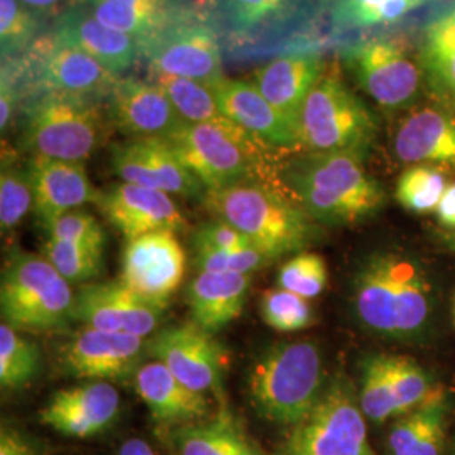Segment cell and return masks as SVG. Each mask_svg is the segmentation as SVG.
I'll list each match as a JSON object with an SVG mask.
<instances>
[{
	"instance_id": "45",
	"label": "cell",
	"mask_w": 455,
	"mask_h": 455,
	"mask_svg": "<svg viewBox=\"0 0 455 455\" xmlns=\"http://www.w3.org/2000/svg\"><path fill=\"white\" fill-rule=\"evenodd\" d=\"M250 246H253V243L244 236L242 231L231 227L227 221H221L216 218L196 228L195 235H193L195 251L240 250V248H250Z\"/></svg>"
},
{
	"instance_id": "29",
	"label": "cell",
	"mask_w": 455,
	"mask_h": 455,
	"mask_svg": "<svg viewBox=\"0 0 455 455\" xmlns=\"http://www.w3.org/2000/svg\"><path fill=\"white\" fill-rule=\"evenodd\" d=\"M452 395L437 387L419 407L395 419L388 430V455H445Z\"/></svg>"
},
{
	"instance_id": "36",
	"label": "cell",
	"mask_w": 455,
	"mask_h": 455,
	"mask_svg": "<svg viewBox=\"0 0 455 455\" xmlns=\"http://www.w3.org/2000/svg\"><path fill=\"white\" fill-rule=\"evenodd\" d=\"M41 368V351L12 325H0V385L5 390H20L33 383Z\"/></svg>"
},
{
	"instance_id": "6",
	"label": "cell",
	"mask_w": 455,
	"mask_h": 455,
	"mask_svg": "<svg viewBox=\"0 0 455 455\" xmlns=\"http://www.w3.org/2000/svg\"><path fill=\"white\" fill-rule=\"evenodd\" d=\"M324 361L312 341L276 342L253 363L248 388L255 410L268 422H300L324 391Z\"/></svg>"
},
{
	"instance_id": "16",
	"label": "cell",
	"mask_w": 455,
	"mask_h": 455,
	"mask_svg": "<svg viewBox=\"0 0 455 455\" xmlns=\"http://www.w3.org/2000/svg\"><path fill=\"white\" fill-rule=\"evenodd\" d=\"M110 164L122 182L182 197H203L206 193L201 180L164 137H132L116 142L112 146Z\"/></svg>"
},
{
	"instance_id": "37",
	"label": "cell",
	"mask_w": 455,
	"mask_h": 455,
	"mask_svg": "<svg viewBox=\"0 0 455 455\" xmlns=\"http://www.w3.org/2000/svg\"><path fill=\"white\" fill-rule=\"evenodd\" d=\"M34 208L33 182L29 167L16 163L12 152L2 154L0 172V228L9 233Z\"/></svg>"
},
{
	"instance_id": "47",
	"label": "cell",
	"mask_w": 455,
	"mask_h": 455,
	"mask_svg": "<svg viewBox=\"0 0 455 455\" xmlns=\"http://www.w3.org/2000/svg\"><path fill=\"white\" fill-rule=\"evenodd\" d=\"M435 218L445 229L455 231V182L447 186L435 210Z\"/></svg>"
},
{
	"instance_id": "24",
	"label": "cell",
	"mask_w": 455,
	"mask_h": 455,
	"mask_svg": "<svg viewBox=\"0 0 455 455\" xmlns=\"http://www.w3.org/2000/svg\"><path fill=\"white\" fill-rule=\"evenodd\" d=\"M120 411V395L107 381H90L56 391L39 420L66 437L86 439L108 428Z\"/></svg>"
},
{
	"instance_id": "18",
	"label": "cell",
	"mask_w": 455,
	"mask_h": 455,
	"mask_svg": "<svg viewBox=\"0 0 455 455\" xmlns=\"http://www.w3.org/2000/svg\"><path fill=\"white\" fill-rule=\"evenodd\" d=\"M186 274V251L176 233L157 231L129 240L120 280L147 300L167 307Z\"/></svg>"
},
{
	"instance_id": "10",
	"label": "cell",
	"mask_w": 455,
	"mask_h": 455,
	"mask_svg": "<svg viewBox=\"0 0 455 455\" xmlns=\"http://www.w3.org/2000/svg\"><path fill=\"white\" fill-rule=\"evenodd\" d=\"M366 422L356 387L336 374L309 413L289 427L274 455H379L368 440Z\"/></svg>"
},
{
	"instance_id": "38",
	"label": "cell",
	"mask_w": 455,
	"mask_h": 455,
	"mask_svg": "<svg viewBox=\"0 0 455 455\" xmlns=\"http://www.w3.org/2000/svg\"><path fill=\"white\" fill-rule=\"evenodd\" d=\"M44 16L20 0H0L2 61L26 54L41 37Z\"/></svg>"
},
{
	"instance_id": "17",
	"label": "cell",
	"mask_w": 455,
	"mask_h": 455,
	"mask_svg": "<svg viewBox=\"0 0 455 455\" xmlns=\"http://www.w3.org/2000/svg\"><path fill=\"white\" fill-rule=\"evenodd\" d=\"M164 310L118 278L83 283L76 292L75 317L98 331L148 338L157 332Z\"/></svg>"
},
{
	"instance_id": "34",
	"label": "cell",
	"mask_w": 455,
	"mask_h": 455,
	"mask_svg": "<svg viewBox=\"0 0 455 455\" xmlns=\"http://www.w3.org/2000/svg\"><path fill=\"white\" fill-rule=\"evenodd\" d=\"M440 0H327V12L334 28L361 31L385 28Z\"/></svg>"
},
{
	"instance_id": "41",
	"label": "cell",
	"mask_w": 455,
	"mask_h": 455,
	"mask_svg": "<svg viewBox=\"0 0 455 455\" xmlns=\"http://www.w3.org/2000/svg\"><path fill=\"white\" fill-rule=\"evenodd\" d=\"M263 323L276 332H297L314 324V310L309 300L276 285L261 295Z\"/></svg>"
},
{
	"instance_id": "49",
	"label": "cell",
	"mask_w": 455,
	"mask_h": 455,
	"mask_svg": "<svg viewBox=\"0 0 455 455\" xmlns=\"http://www.w3.org/2000/svg\"><path fill=\"white\" fill-rule=\"evenodd\" d=\"M26 5H29L36 12H39L41 16H46L49 11H52L61 0H20Z\"/></svg>"
},
{
	"instance_id": "11",
	"label": "cell",
	"mask_w": 455,
	"mask_h": 455,
	"mask_svg": "<svg viewBox=\"0 0 455 455\" xmlns=\"http://www.w3.org/2000/svg\"><path fill=\"white\" fill-rule=\"evenodd\" d=\"M7 61L28 95L46 92L105 101L116 82V76L97 60L51 33L41 36L20 58Z\"/></svg>"
},
{
	"instance_id": "26",
	"label": "cell",
	"mask_w": 455,
	"mask_h": 455,
	"mask_svg": "<svg viewBox=\"0 0 455 455\" xmlns=\"http://www.w3.org/2000/svg\"><path fill=\"white\" fill-rule=\"evenodd\" d=\"M28 167L33 182V212L44 228L86 203L97 204L101 191L92 184L84 164L31 157Z\"/></svg>"
},
{
	"instance_id": "15",
	"label": "cell",
	"mask_w": 455,
	"mask_h": 455,
	"mask_svg": "<svg viewBox=\"0 0 455 455\" xmlns=\"http://www.w3.org/2000/svg\"><path fill=\"white\" fill-rule=\"evenodd\" d=\"M148 356L191 390L218 391L227 366V349L196 323L169 325L148 339Z\"/></svg>"
},
{
	"instance_id": "48",
	"label": "cell",
	"mask_w": 455,
	"mask_h": 455,
	"mask_svg": "<svg viewBox=\"0 0 455 455\" xmlns=\"http://www.w3.org/2000/svg\"><path fill=\"white\" fill-rule=\"evenodd\" d=\"M118 455H156L154 451L150 449V445L140 439H131L127 440L122 449H120V454Z\"/></svg>"
},
{
	"instance_id": "52",
	"label": "cell",
	"mask_w": 455,
	"mask_h": 455,
	"mask_svg": "<svg viewBox=\"0 0 455 455\" xmlns=\"http://www.w3.org/2000/svg\"><path fill=\"white\" fill-rule=\"evenodd\" d=\"M454 317H455V306H454Z\"/></svg>"
},
{
	"instance_id": "39",
	"label": "cell",
	"mask_w": 455,
	"mask_h": 455,
	"mask_svg": "<svg viewBox=\"0 0 455 455\" xmlns=\"http://www.w3.org/2000/svg\"><path fill=\"white\" fill-rule=\"evenodd\" d=\"M445 171L432 165H410L396 180L395 199L402 208L415 214L435 212L447 189Z\"/></svg>"
},
{
	"instance_id": "2",
	"label": "cell",
	"mask_w": 455,
	"mask_h": 455,
	"mask_svg": "<svg viewBox=\"0 0 455 455\" xmlns=\"http://www.w3.org/2000/svg\"><path fill=\"white\" fill-rule=\"evenodd\" d=\"M280 189L325 227H355L387 204L383 186L349 152H304L278 165Z\"/></svg>"
},
{
	"instance_id": "3",
	"label": "cell",
	"mask_w": 455,
	"mask_h": 455,
	"mask_svg": "<svg viewBox=\"0 0 455 455\" xmlns=\"http://www.w3.org/2000/svg\"><path fill=\"white\" fill-rule=\"evenodd\" d=\"M167 140L206 191L244 182L278 184V156L233 120L182 124Z\"/></svg>"
},
{
	"instance_id": "44",
	"label": "cell",
	"mask_w": 455,
	"mask_h": 455,
	"mask_svg": "<svg viewBox=\"0 0 455 455\" xmlns=\"http://www.w3.org/2000/svg\"><path fill=\"white\" fill-rule=\"evenodd\" d=\"M49 238L65 240L71 243L82 244L92 250L103 251L107 243V235L101 223L93 214L83 210L66 212L48 228Z\"/></svg>"
},
{
	"instance_id": "31",
	"label": "cell",
	"mask_w": 455,
	"mask_h": 455,
	"mask_svg": "<svg viewBox=\"0 0 455 455\" xmlns=\"http://www.w3.org/2000/svg\"><path fill=\"white\" fill-rule=\"evenodd\" d=\"M133 387L156 422L188 425L201 422L210 411L204 393L182 385L159 361L142 364L133 376Z\"/></svg>"
},
{
	"instance_id": "51",
	"label": "cell",
	"mask_w": 455,
	"mask_h": 455,
	"mask_svg": "<svg viewBox=\"0 0 455 455\" xmlns=\"http://www.w3.org/2000/svg\"><path fill=\"white\" fill-rule=\"evenodd\" d=\"M445 455H455V445L454 447H451V449H449V451H447V454Z\"/></svg>"
},
{
	"instance_id": "23",
	"label": "cell",
	"mask_w": 455,
	"mask_h": 455,
	"mask_svg": "<svg viewBox=\"0 0 455 455\" xmlns=\"http://www.w3.org/2000/svg\"><path fill=\"white\" fill-rule=\"evenodd\" d=\"M212 90L221 112L265 146L283 152L300 148L299 124L276 110L253 83L221 78Z\"/></svg>"
},
{
	"instance_id": "7",
	"label": "cell",
	"mask_w": 455,
	"mask_h": 455,
	"mask_svg": "<svg viewBox=\"0 0 455 455\" xmlns=\"http://www.w3.org/2000/svg\"><path fill=\"white\" fill-rule=\"evenodd\" d=\"M101 101L33 93L24 103L20 147L31 157L84 163L107 142L112 124Z\"/></svg>"
},
{
	"instance_id": "42",
	"label": "cell",
	"mask_w": 455,
	"mask_h": 455,
	"mask_svg": "<svg viewBox=\"0 0 455 455\" xmlns=\"http://www.w3.org/2000/svg\"><path fill=\"white\" fill-rule=\"evenodd\" d=\"M327 278V265L321 255L299 251L282 265L276 285L309 300L324 292Z\"/></svg>"
},
{
	"instance_id": "21",
	"label": "cell",
	"mask_w": 455,
	"mask_h": 455,
	"mask_svg": "<svg viewBox=\"0 0 455 455\" xmlns=\"http://www.w3.org/2000/svg\"><path fill=\"white\" fill-rule=\"evenodd\" d=\"M103 103L112 127L129 139H167L184 124L171 100L148 80L116 78Z\"/></svg>"
},
{
	"instance_id": "40",
	"label": "cell",
	"mask_w": 455,
	"mask_h": 455,
	"mask_svg": "<svg viewBox=\"0 0 455 455\" xmlns=\"http://www.w3.org/2000/svg\"><path fill=\"white\" fill-rule=\"evenodd\" d=\"M46 260L65 276L69 283H88L101 274L103 251L65 240L49 238L43 244Z\"/></svg>"
},
{
	"instance_id": "46",
	"label": "cell",
	"mask_w": 455,
	"mask_h": 455,
	"mask_svg": "<svg viewBox=\"0 0 455 455\" xmlns=\"http://www.w3.org/2000/svg\"><path fill=\"white\" fill-rule=\"evenodd\" d=\"M0 455H37L33 442L14 430L2 428L0 434Z\"/></svg>"
},
{
	"instance_id": "28",
	"label": "cell",
	"mask_w": 455,
	"mask_h": 455,
	"mask_svg": "<svg viewBox=\"0 0 455 455\" xmlns=\"http://www.w3.org/2000/svg\"><path fill=\"white\" fill-rule=\"evenodd\" d=\"M108 28L133 37L142 49L164 29L197 14L191 0H73Z\"/></svg>"
},
{
	"instance_id": "5",
	"label": "cell",
	"mask_w": 455,
	"mask_h": 455,
	"mask_svg": "<svg viewBox=\"0 0 455 455\" xmlns=\"http://www.w3.org/2000/svg\"><path fill=\"white\" fill-rule=\"evenodd\" d=\"M327 9V0H199L203 17L221 44L238 56H257L291 46Z\"/></svg>"
},
{
	"instance_id": "43",
	"label": "cell",
	"mask_w": 455,
	"mask_h": 455,
	"mask_svg": "<svg viewBox=\"0 0 455 455\" xmlns=\"http://www.w3.org/2000/svg\"><path fill=\"white\" fill-rule=\"evenodd\" d=\"M275 260L255 246L240 250H204L195 251V265L199 272L251 274Z\"/></svg>"
},
{
	"instance_id": "33",
	"label": "cell",
	"mask_w": 455,
	"mask_h": 455,
	"mask_svg": "<svg viewBox=\"0 0 455 455\" xmlns=\"http://www.w3.org/2000/svg\"><path fill=\"white\" fill-rule=\"evenodd\" d=\"M172 443L180 455H265L227 408L208 422L176 428Z\"/></svg>"
},
{
	"instance_id": "35",
	"label": "cell",
	"mask_w": 455,
	"mask_h": 455,
	"mask_svg": "<svg viewBox=\"0 0 455 455\" xmlns=\"http://www.w3.org/2000/svg\"><path fill=\"white\" fill-rule=\"evenodd\" d=\"M148 82L156 83L163 90L184 124H212L228 118L221 112L212 86L206 83L165 75L154 69H148Z\"/></svg>"
},
{
	"instance_id": "32",
	"label": "cell",
	"mask_w": 455,
	"mask_h": 455,
	"mask_svg": "<svg viewBox=\"0 0 455 455\" xmlns=\"http://www.w3.org/2000/svg\"><path fill=\"white\" fill-rule=\"evenodd\" d=\"M250 287V274L199 272L188 289L193 323L212 334L221 331L242 315Z\"/></svg>"
},
{
	"instance_id": "20",
	"label": "cell",
	"mask_w": 455,
	"mask_h": 455,
	"mask_svg": "<svg viewBox=\"0 0 455 455\" xmlns=\"http://www.w3.org/2000/svg\"><path fill=\"white\" fill-rule=\"evenodd\" d=\"M97 206L127 242L157 231L188 229V221L171 195L131 182H118L101 191Z\"/></svg>"
},
{
	"instance_id": "27",
	"label": "cell",
	"mask_w": 455,
	"mask_h": 455,
	"mask_svg": "<svg viewBox=\"0 0 455 455\" xmlns=\"http://www.w3.org/2000/svg\"><path fill=\"white\" fill-rule=\"evenodd\" d=\"M325 68L327 65L319 51L297 49L276 54L260 66L253 75V84L276 110L299 124L302 105Z\"/></svg>"
},
{
	"instance_id": "14",
	"label": "cell",
	"mask_w": 455,
	"mask_h": 455,
	"mask_svg": "<svg viewBox=\"0 0 455 455\" xmlns=\"http://www.w3.org/2000/svg\"><path fill=\"white\" fill-rule=\"evenodd\" d=\"M223 44L212 26L199 16L186 17L156 36L146 48L147 68L196 82H220L223 76Z\"/></svg>"
},
{
	"instance_id": "1",
	"label": "cell",
	"mask_w": 455,
	"mask_h": 455,
	"mask_svg": "<svg viewBox=\"0 0 455 455\" xmlns=\"http://www.w3.org/2000/svg\"><path fill=\"white\" fill-rule=\"evenodd\" d=\"M439 292L430 268L403 248H379L359 261L351 280L358 324L385 341H427L437 321Z\"/></svg>"
},
{
	"instance_id": "19",
	"label": "cell",
	"mask_w": 455,
	"mask_h": 455,
	"mask_svg": "<svg viewBox=\"0 0 455 455\" xmlns=\"http://www.w3.org/2000/svg\"><path fill=\"white\" fill-rule=\"evenodd\" d=\"M148 356V339L84 327L61 349L66 373L93 381H124L137 374Z\"/></svg>"
},
{
	"instance_id": "22",
	"label": "cell",
	"mask_w": 455,
	"mask_h": 455,
	"mask_svg": "<svg viewBox=\"0 0 455 455\" xmlns=\"http://www.w3.org/2000/svg\"><path fill=\"white\" fill-rule=\"evenodd\" d=\"M393 152L410 165L455 172V108L443 103L408 108L393 133Z\"/></svg>"
},
{
	"instance_id": "9",
	"label": "cell",
	"mask_w": 455,
	"mask_h": 455,
	"mask_svg": "<svg viewBox=\"0 0 455 455\" xmlns=\"http://www.w3.org/2000/svg\"><path fill=\"white\" fill-rule=\"evenodd\" d=\"M299 131L304 152H349L366 157L378 137V122L334 65L325 68L306 98Z\"/></svg>"
},
{
	"instance_id": "4",
	"label": "cell",
	"mask_w": 455,
	"mask_h": 455,
	"mask_svg": "<svg viewBox=\"0 0 455 455\" xmlns=\"http://www.w3.org/2000/svg\"><path fill=\"white\" fill-rule=\"evenodd\" d=\"M203 204L216 220L242 231L274 259L306 251L317 235L312 221L280 188L267 182H244L206 191Z\"/></svg>"
},
{
	"instance_id": "30",
	"label": "cell",
	"mask_w": 455,
	"mask_h": 455,
	"mask_svg": "<svg viewBox=\"0 0 455 455\" xmlns=\"http://www.w3.org/2000/svg\"><path fill=\"white\" fill-rule=\"evenodd\" d=\"M417 60L428 90L455 108V0L442 2L420 26Z\"/></svg>"
},
{
	"instance_id": "25",
	"label": "cell",
	"mask_w": 455,
	"mask_h": 455,
	"mask_svg": "<svg viewBox=\"0 0 455 455\" xmlns=\"http://www.w3.org/2000/svg\"><path fill=\"white\" fill-rule=\"evenodd\" d=\"M51 34L58 41L97 60L116 78L124 76L142 56L140 46L133 37L105 26L76 2H71L56 16Z\"/></svg>"
},
{
	"instance_id": "13",
	"label": "cell",
	"mask_w": 455,
	"mask_h": 455,
	"mask_svg": "<svg viewBox=\"0 0 455 455\" xmlns=\"http://www.w3.org/2000/svg\"><path fill=\"white\" fill-rule=\"evenodd\" d=\"M344 56L363 92L379 107L391 112L411 108L420 93L423 73L405 39H366L346 49Z\"/></svg>"
},
{
	"instance_id": "8",
	"label": "cell",
	"mask_w": 455,
	"mask_h": 455,
	"mask_svg": "<svg viewBox=\"0 0 455 455\" xmlns=\"http://www.w3.org/2000/svg\"><path fill=\"white\" fill-rule=\"evenodd\" d=\"M76 293L43 255L16 250L5 261L0 309L5 324L17 331L51 332L76 321Z\"/></svg>"
},
{
	"instance_id": "50",
	"label": "cell",
	"mask_w": 455,
	"mask_h": 455,
	"mask_svg": "<svg viewBox=\"0 0 455 455\" xmlns=\"http://www.w3.org/2000/svg\"><path fill=\"white\" fill-rule=\"evenodd\" d=\"M443 244H445V248H447V250H451L452 253H455V231H451V233L445 236Z\"/></svg>"
},
{
	"instance_id": "12",
	"label": "cell",
	"mask_w": 455,
	"mask_h": 455,
	"mask_svg": "<svg viewBox=\"0 0 455 455\" xmlns=\"http://www.w3.org/2000/svg\"><path fill=\"white\" fill-rule=\"evenodd\" d=\"M439 387L417 359L371 353L359 361V407L368 422H390L419 407Z\"/></svg>"
}]
</instances>
